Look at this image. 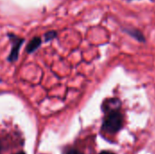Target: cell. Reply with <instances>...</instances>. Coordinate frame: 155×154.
<instances>
[{
	"mask_svg": "<svg viewBox=\"0 0 155 154\" xmlns=\"http://www.w3.org/2000/svg\"><path fill=\"white\" fill-rule=\"evenodd\" d=\"M123 123H124L123 115L117 110L114 109L111 110L110 113L105 117L103 123V129L109 133H115L122 128Z\"/></svg>",
	"mask_w": 155,
	"mask_h": 154,
	"instance_id": "obj_1",
	"label": "cell"
},
{
	"mask_svg": "<svg viewBox=\"0 0 155 154\" xmlns=\"http://www.w3.org/2000/svg\"><path fill=\"white\" fill-rule=\"evenodd\" d=\"M41 44H42V39H41L40 37H38V36L34 37V38L28 43V44H27L26 47H25L26 53H27V54H32V53H34L36 49H38V48L40 47Z\"/></svg>",
	"mask_w": 155,
	"mask_h": 154,
	"instance_id": "obj_3",
	"label": "cell"
},
{
	"mask_svg": "<svg viewBox=\"0 0 155 154\" xmlns=\"http://www.w3.org/2000/svg\"><path fill=\"white\" fill-rule=\"evenodd\" d=\"M57 35V33L55 31H49V32H46L44 35V38H45V42H48V41H51L53 39H54Z\"/></svg>",
	"mask_w": 155,
	"mask_h": 154,
	"instance_id": "obj_5",
	"label": "cell"
},
{
	"mask_svg": "<svg viewBox=\"0 0 155 154\" xmlns=\"http://www.w3.org/2000/svg\"><path fill=\"white\" fill-rule=\"evenodd\" d=\"M8 37H9V40L12 44V48H11V52L7 57V60L11 63H14L17 60L18 58V54H19V50H20V47L22 45V44L25 42V39L24 38H21L14 34H7Z\"/></svg>",
	"mask_w": 155,
	"mask_h": 154,
	"instance_id": "obj_2",
	"label": "cell"
},
{
	"mask_svg": "<svg viewBox=\"0 0 155 154\" xmlns=\"http://www.w3.org/2000/svg\"><path fill=\"white\" fill-rule=\"evenodd\" d=\"M0 152H1V143H0Z\"/></svg>",
	"mask_w": 155,
	"mask_h": 154,
	"instance_id": "obj_9",
	"label": "cell"
},
{
	"mask_svg": "<svg viewBox=\"0 0 155 154\" xmlns=\"http://www.w3.org/2000/svg\"><path fill=\"white\" fill-rule=\"evenodd\" d=\"M65 154H84V153H83V152H79V151H77V150H71V151L67 152Z\"/></svg>",
	"mask_w": 155,
	"mask_h": 154,
	"instance_id": "obj_6",
	"label": "cell"
},
{
	"mask_svg": "<svg viewBox=\"0 0 155 154\" xmlns=\"http://www.w3.org/2000/svg\"><path fill=\"white\" fill-rule=\"evenodd\" d=\"M15 154H25L24 152H17V153H15Z\"/></svg>",
	"mask_w": 155,
	"mask_h": 154,
	"instance_id": "obj_8",
	"label": "cell"
},
{
	"mask_svg": "<svg viewBox=\"0 0 155 154\" xmlns=\"http://www.w3.org/2000/svg\"><path fill=\"white\" fill-rule=\"evenodd\" d=\"M126 32H128V34H130L134 38L137 39V40L140 41V42H144V41H145L143 34L141 32H139L138 30H136V29H133V30H131V31H130V30H127Z\"/></svg>",
	"mask_w": 155,
	"mask_h": 154,
	"instance_id": "obj_4",
	"label": "cell"
},
{
	"mask_svg": "<svg viewBox=\"0 0 155 154\" xmlns=\"http://www.w3.org/2000/svg\"><path fill=\"white\" fill-rule=\"evenodd\" d=\"M100 154H114V153H113V152H102Z\"/></svg>",
	"mask_w": 155,
	"mask_h": 154,
	"instance_id": "obj_7",
	"label": "cell"
}]
</instances>
